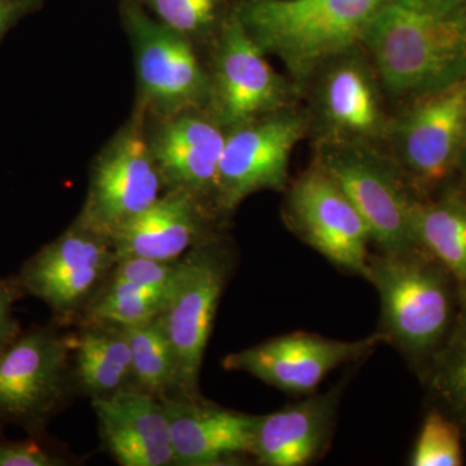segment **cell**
<instances>
[{"label": "cell", "mask_w": 466, "mask_h": 466, "mask_svg": "<svg viewBox=\"0 0 466 466\" xmlns=\"http://www.w3.org/2000/svg\"><path fill=\"white\" fill-rule=\"evenodd\" d=\"M236 259L231 242L217 233L177 260V276L158 317L173 350V397H201L202 361Z\"/></svg>", "instance_id": "obj_4"}, {"label": "cell", "mask_w": 466, "mask_h": 466, "mask_svg": "<svg viewBox=\"0 0 466 466\" xmlns=\"http://www.w3.org/2000/svg\"><path fill=\"white\" fill-rule=\"evenodd\" d=\"M25 0H0V35L25 9Z\"/></svg>", "instance_id": "obj_31"}, {"label": "cell", "mask_w": 466, "mask_h": 466, "mask_svg": "<svg viewBox=\"0 0 466 466\" xmlns=\"http://www.w3.org/2000/svg\"><path fill=\"white\" fill-rule=\"evenodd\" d=\"M170 288L150 289L108 280L76 324L106 321L122 327H134L148 323L161 314Z\"/></svg>", "instance_id": "obj_25"}, {"label": "cell", "mask_w": 466, "mask_h": 466, "mask_svg": "<svg viewBox=\"0 0 466 466\" xmlns=\"http://www.w3.org/2000/svg\"><path fill=\"white\" fill-rule=\"evenodd\" d=\"M133 361L134 389L158 400L173 397L175 361L173 350L159 318L148 323L125 327Z\"/></svg>", "instance_id": "obj_23"}, {"label": "cell", "mask_w": 466, "mask_h": 466, "mask_svg": "<svg viewBox=\"0 0 466 466\" xmlns=\"http://www.w3.org/2000/svg\"><path fill=\"white\" fill-rule=\"evenodd\" d=\"M101 446L121 466L175 465L173 441L162 400L127 389L91 400Z\"/></svg>", "instance_id": "obj_18"}, {"label": "cell", "mask_w": 466, "mask_h": 466, "mask_svg": "<svg viewBox=\"0 0 466 466\" xmlns=\"http://www.w3.org/2000/svg\"><path fill=\"white\" fill-rule=\"evenodd\" d=\"M149 3L161 23L192 41L216 17L217 0H149Z\"/></svg>", "instance_id": "obj_27"}, {"label": "cell", "mask_w": 466, "mask_h": 466, "mask_svg": "<svg viewBox=\"0 0 466 466\" xmlns=\"http://www.w3.org/2000/svg\"><path fill=\"white\" fill-rule=\"evenodd\" d=\"M388 0H253L238 17L251 38L305 78L324 61L349 51Z\"/></svg>", "instance_id": "obj_3"}, {"label": "cell", "mask_w": 466, "mask_h": 466, "mask_svg": "<svg viewBox=\"0 0 466 466\" xmlns=\"http://www.w3.org/2000/svg\"><path fill=\"white\" fill-rule=\"evenodd\" d=\"M323 110L329 124L352 137L381 133L383 116L372 78L355 60L337 64L325 76Z\"/></svg>", "instance_id": "obj_22"}, {"label": "cell", "mask_w": 466, "mask_h": 466, "mask_svg": "<svg viewBox=\"0 0 466 466\" xmlns=\"http://www.w3.org/2000/svg\"><path fill=\"white\" fill-rule=\"evenodd\" d=\"M177 466H218L253 455L258 416L238 412L204 397L164 398Z\"/></svg>", "instance_id": "obj_17"}, {"label": "cell", "mask_w": 466, "mask_h": 466, "mask_svg": "<svg viewBox=\"0 0 466 466\" xmlns=\"http://www.w3.org/2000/svg\"><path fill=\"white\" fill-rule=\"evenodd\" d=\"M381 303L377 332L413 364L433 359L459 303L455 281L422 247L370 254L364 276Z\"/></svg>", "instance_id": "obj_2"}, {"label": "cell", "mask_w": 466, "mask_h": 466, "mask_svg": "<svg viewBox=\"0 0 466 466\" xmlns=\"http://www.w3.org/2000/svg\"><path fill=\"white\" fill-rule=\"evenodd\" d=\"M381 343L385 339L380 332L357 341L294 332L232 352L222 366L229 372L248 373L278 390L306 397L317 391L332 370L367 358Z\"/></svg>", "instance_id": "obj_11"}, {"label": "cell", "mask_w": 466, "mask_h": 466, "mask_svg": "<svg viewBox=\"0 0 466 466\" xmlns=\"http://www.w3.org/2000/svg\"><path fill=\"white\" fill-rule=\"evenodd\" d=\"M222 222L213 205L198 196L165 191L148 208L116 229L113 247L118 259L142 257L175 262L220 233Z\"/></svg>", "instance_id": "obj_16"}, {"label": "cell", "mask_w": 466, "mask_h": 466, "mask_svg": "<svg viewBox=\"0 0 466 466\" xmlns=\"http://www.w3.org/2000/svg\"><path fill=\"white\" fill-rule=\"evenodd\" d=\"M162 193L147 116L134 109L92 162L87 196L76 219L112 240L119 227L148 208Z\"/></svg>", "instance_id": "obj_8"}, {"label": "cell", "mask_w": 466, "mask_h": 466, "mask_svg": "<svg viewBox=\"0 0 466 466\" xmlns=\"http://www.w3.org/2000/svg\"><path fill=\"white\" fill-rule=\"evenodd\" d=\"M446 341L431 359V389L455 421L466 426V299Z\"/></svg>", "instance_id": "obj_24"}, {"label": "cell", "mask_w": 466, "mask_h": 466, "mask_svg": "<svg viewBox=\"0 0 466 466\" xmlns=\"http://www.w3.org/2000/svg\"><path fill=\"white\" fill-rule=\"evenodd\" d=\"M288 225L309 247L346 274L367 272L370 229L336 180L315 165L291 186Z\"/></svg>", "instance_id": "obj_10"}, {"label": "cell", "mask_w": 466, "mask_h": 466, "mask_svg": "<svg viewBox=\"0 0 466 466\" xmlns=\"http://www.w3.org/2000/svg\"><path fill=\"white\" fill-rule=\"evenodd\" d=\"M52 320L33 328L0 354V431L14 425L29 435L48 424L76 397L73 376L76 329Z\"/></svg>", "instance_id": "obj_5"}, {"label": "cell", "mask_w": 466, "mask_h": 466, "mask_svg": "<svg viewBox=\"0 0 466 466\" xmlns=\"http://www.w3.org/2000/svg\"><path fill=\"white\" fill-rule=\"evenodd\" d=\"M116 260L112 240L76 219L16 276L25 294L50 308L52 320L75 327L109 280Z\"/></svg>", "instance_id": "obj_7"}, {"label": "cell", "mask_w": 466, "mask_h": 466, "mask_svg": "<svg viewBox=\"0 0 466 466\" xmlns=\"http://www.w3.org/2000/svg\"><path fill=\"white\" fill-rule=\"evenodd\" d=\"M460 3H462V5H466V0H459Z\"/></svg>", "instance_id": "obj_33"}, {"label": "cell", "mask_w": 466, "mask_h": 466, "mask_svg": "<svg viewBox=\"0 0 466 466\" xmlns=\"http://www.w3.org/2000/svg\"><path fill=\"white\" fill-rule=\"evenodd\" d=\"M75 328L73 376L76 394L94 400L134 389L133 361L125 327L85 321Z\"/></svg>", "instance_id": "obj_20"}, {"label": "cell", "mask_w": 466, "mask_h": 466, "mask_svg": "<svg viewBox=\"0 0 466 466\" xmlns=\"http://www.w3.org/2000/svg\"><path fill=\"white\" fill-rule=\"evenodd\" d=\"M410 464L412 466H460L464 464L461 434L455 420L440 410L426 415L417 437Z\"/></svg>", "instance_id": "obj_26"}, {"label": "cell", "mask_w": 466, "mask_h": 466, "mask_svg": "<svg viewBox=\"0 0 466 466\" xmlns=\"http://www.w3.org/2000/svg\"><path fill=\"white\" fill-rule=\"evenodd\" d=\"M73 456L46 434L29 435L27 440L0 438V466H66Z\"/></svg>", "instance_id": "obj_28"}, {"label": "cell", "mask_w": 466, "mask_h": 466, "mask_svg": "<svg viewBox=\"0 0 466 466\" xmlns=\"http://www.w3.org/2000/svg\"><path fill=\"white\" fill-rule=\"evenodd\" d=\"M177 260L161 262L142 257L121 258L116 260L109 280L150 289H167L177 276Z\"/></svg>", "instance_id": "obj_29"}, {"label": "cell", "mask_w": 466, "mask_h": 466, "mask_svg": "<svg viewBox=\"0 0 466 466\" xmlns=\"http://www.w3.org/2000/svg\"><path fill=\"white\" fill-rule=\"evenodd\" d=\"M459 170L461 171L462 177H464L465 184H466V147L464 153H462L461 161H460Z\"/></svg>", "instance_id": "obj_32"}, {"label": "cell", "mask_w": 466, "mask_h": 466, "mask_svg": "<svg viewBox=\"0 0 466 466\" xmlns=\"http://www.w3.org/2000/svg\"><path fill=\"white\" fill-rule=\"evenodd\" d=\"M319 165L357 208L370 229V241L379 250L420 247L412 228V208L417 198L403 177L363 150H328Z\"/></svg>", "instance_id": "obj_14"}, {"label": "cell", "mask_w": 466, "mask_h": 466, "mask_svg": "<svg viewBox=\"0 0 466 466\" xmlns=\"http://www.w3.org/2000/svg\"><path fill=\"white\" fill-rule=\"evenodd\" d=\"M412 228L417 244L455 281L459 303L466 299V189H450L434 200L417 198Z\"/></svg>", "instance_id": "obj_21"}, {"label": "cell", "mask_w": 466, "mask_h": 466, "mask_svg": "<svg viewBox=\"0 0 466 466\" xmlns=\"http://www.w3.org/2000/svg\"><path fill=\"white\" fill-rule=\"evenodd\" d=\"M124 23L137 72L135 109L148 119H161L208 106L210 75L195 42L135 5L125 8Z\"/></svg>", "instance_id": "obj_6"}, {"label": "cell", "mask_w": 466, "mask_h": 466, "mask_svg": "<svg viewBox=\"0 0 466 466\" xmlns=\"http://www.w3.org/2000/svg\"><path fill=\"white\" fill-rule=\"evenodd\" d=\"M361 42L386 88L420 96L466 76V5L388 0Z\"/></svg>", "instance_id": "obj_1"}, {"label": "cell", "mask_w": 466, "mask_h": 466, "mask_svg": "<svg viewBox=\"0 0 466 466\" xmlns=\"http://www.w3.org/2000/svg\"><path fill=\"white\" fill-rule=\"evenodd\" d=\"M265 55L238 15L227 21L217 42L207 106L225 130L281 109L285 86Z\"/></svg>", "instance_id": "obj_12"}, {"label": "cell", "mask_w": 466, "mask_h": 466, "mask_svg": "<svg viewBox=\"0 0 466 466\" xmlns=\"http://www.w3.org/2000/svg\"><path fill=\"white\" fill-rule=\"evenodd\" d=\"M346 381L312 392L268 415L258 416L253 458L265 466H305L320 458L332 440Z\"/></svg>", "instance_id": "obj_19"}, {"label": "cell", "mask_w": 466, "mask_h": 466, "mask_svg": "<svg viewBox=\"0 0 466 466\" xmlns=\"http://www.w3.org/2000/svg\"><path fill=\"white\" fill-rule=\"evenodd\" d=\"M305 119L279 112L229 128L220 158L214 208L223 222L254 193L281 191Z\"/></svg>", "instance_id": "obj_9"}, {"label": "cell", "mask_w": 466, "mask_h": 466, "mask_svg": "<svg viewBox=\"0 0 466 466\" xmlns=\"http://www.w3.org/2000/svg\"><path fill=\"white\" fill-rule=\"evenodd\" d=\"M398 155L410 183L440 186L459 170L466 147V76L416 96L397 131Z\"/></svg>", "instance_id": "obj_13"}, {"label": "cell", "mask_w": 466, "mask_h": 466, "mask_svg": "<svg viewBox=\"0 0 466 466\" xmlns=\"http://www.w3.org/2000/svg\"><path fill=\"white\" fill-rule=\"evenodd\" d=\"M26 296L21 288L17 276L0 278V354L16 341L21 330L20 323L15 318V303Z\"/></svg>", "instance_id": "obj_30"}, {"label": "cell", "mask_w": 466, "mask_h": 466, "mask_svg": "<svg viewBox=\"0 0 466 466\" xmlns=\"http://www.w3.org/2000/svg\"><path fill=\"white\" fill-rule=\"evenodd\" d=\"M226 133L204 109L161 119L147 118L149 147L164 192L192 193L214 208Z\"/></svg>", "instance_id": "obj_15"}]
</instances>
